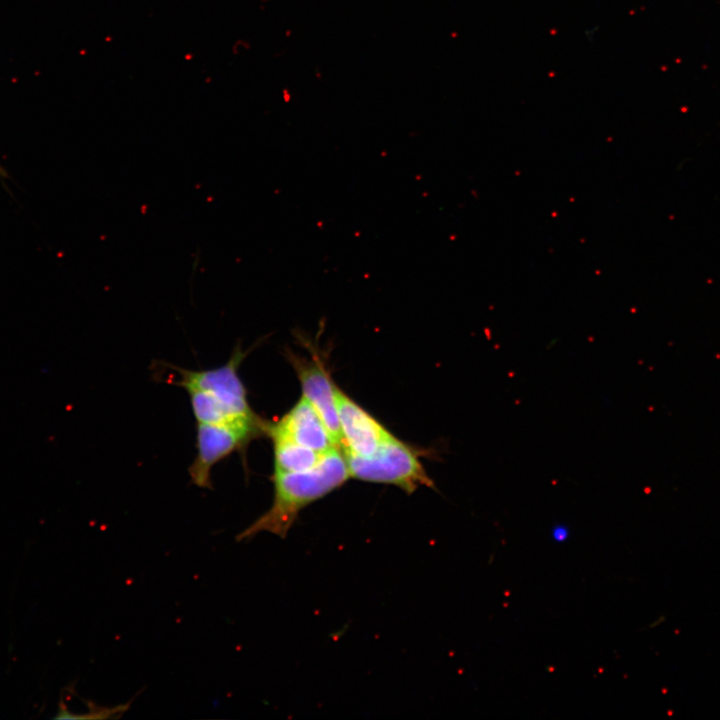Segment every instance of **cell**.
<instances>
[{"label":"cell","instance_id":"obj_1","mask_svg":"<svg viewBox=\"0 0 720 720\" xmlns=\"http://www.w3.org/2000/svg\"><path fill=\"white\" fill-rule=\"evenodd\" d=\"M349 478L345 457L337 448L326 452L310 470L274 472L270 508L238 534L237 540H247L261 532L285 538L302 509L339 488Z\"/></svg>","mask_w":720,"mask_h":720},{"label":"cell","instance_id":"obj_2","mask_svg":"<svg viewBox=\"0 0 720 720\" xmlns=\"http://www.w3.org/2000/svg\"><path fill=\"white\" fill-rule=\"evenodd\" d=\"M245 356L237 347L225 364L215 368L172 367L179 375L174 384L188 393L196 423L218 424L258 417L249 404L247 389L238 373Z\"/></svg>","mask_w":720,"mask_h":720},{"label":"cell","instance_id":"obj_3","mask_svg":"<svg viewBox=\"0 0 720 720\" xmlns=\"http://www.w3.org/2000/svg\"><path fill=\"white\" fill-rule=\"evenodd\" d=\"M350 477L398 486L411 494L421 486L435 489L415 451L394 435L369 456L342 450Z\"/></svg>","mask_w":720,"mask_h":720},{"label":"cell","instance_id":"obj_4","mask_svg":"<svg viewBox=\"0 0 720 720\" xmlns=\"http://www.w3.org/2000/svg\"><path fill=\"white\" fill-rule=\"evenodd\" d=\"M266 425L259 417L218 424L197 423L196 456L188 469L191 482L200 488H212V468L266 432Z\"/></svg>","mask_w":720,"mask_h":720},{"label":"cell","instance_id":"obj_5","mask_svg":"<svg viewBox=\"0 0 720 720\" xmlns=\"http://www.w3.org/2000/svg\"><path fill=\"white\" fill-rule=\"evenodd\" d=\"M288 359L301 383L303 397L317 411L336 447L341 449L342 435L336 405V385L320 360L305 359L292 353H289Z\"/></svg>","mask_w":720,"mask_h":720},{"label":"cell","instance_id":"obj_6","mask_svg":"<svg viewBox=\"0 0 720 720\" xmlns=\"http://www.w3.org/2000/svg\"><path fill=\"white\" fill-rule=\"evenodd\" d=\"M336 405L342 435L341 450L372 455L391 434L380 422L336 386Z\"/></svg>","mask_w":720,"mask_h":720},{"label":"cell","instance_id":"obj_7","mask_svg":"<svg viewBox=\"0 0 720 720\" xmlns=\"http://www.w3.org/2000/svg\"><path fill=\"white\" fill-rule=\"evenodd\" d=\"M266 433L320 453L337 448L325 423L303 396L277 423L267 424Z\"/></svg>","mask_w":720,"mask_h":720},{"label":"cell","instance_id":"obj_8","mask_svg":"<svg viewBox=\"0 0 720 720\" xmlns=\"http://www.w3.org/2000/svg\"><path fill=\"white\" fill-rule=\"evenodd\" d=\"M271 439L274 447V472H303L310 470L320 462L325 454L287 439Z\"/></svg>","mask_w":720,"mask_h":720},{"label":"cell","instance_id":"obj_9","mask_svg":"<svg viewBox=\"0 0 720 720\" xmlns=\"http://www.w3.org/2000/svg\"><path fill=\"white\" fill-rule=\"evenodd\" d=\"M570 535L569 528L566 525L563 524H557L553 526L551 530V536L554 541L556 542H564L568 539Z\"/></svg>","mask_w":720,"mask_h":720}]
</instances>
